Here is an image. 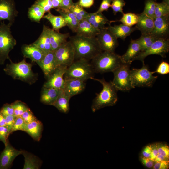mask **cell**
<instances>
[{
  "label": "cell",
  "mask_w": 169,
  "mask_h": 169,
  "mask_svg": "<svg viewBox=\"0 0 169 169\" xmlns=\"http://www.w3.org/2000/svg\"><path fill=\"white\" fill-rule=\"evenodd\" d=\"M69 41L75 50V58L92 59L103 51L96 37H87L76 35L69 36Z\"/></svg>",
  "instance_id": "1"
},
{
  "label": "cell",
  "mask_w": 169,
  "mask_h": 169,
  "mask_svg": "<svg viewBox=\"0 0 169 169\" xmlns=\"http://www.w3.org/2000/svg\"><path fill=\"white\" fill-rule=\"evenodd\" d=\"M90 79L100 82L103 88L93 99L91 106L93 112L103 108L115 105L118 100L117 92L118 91L113 85L111 81L108 82L104 78L101 79L91 78Z\"/></svg>",
  "instance_id": "2"
},
{
  "label": "cell",
  "mask_w": 169,
  "mask_h": 169,
  "mask_svg": "<svg viewBox=\"0 0 169 169\" xmlns=\"http://www.w3.org/2000/svg\"><path fill=\"white\" fill-rule=\"evenodd\" d=\"M10 63L7 64L3 70L6 74L13 79L19 80L32 84L38 79V75L32 69V65L27 63L25 58L17 63L13 62L9 60Z\"/></svg>",
  "instance_id": "3"
},
{
  "label": "cell",
  "mask_w": 169,
  "mask_h": 169,
  "mask_svg": "<svg viewBox=\"0 0 169 169\" xmlns=\"http://www.w3.org/2000/svg\"><path fill=\"white\" fill-rule=\"evenodd\" d=\"M91 63L95 72H113L123 63L121 56L115 52L102 51L92 59Z\"/></svg>",
  "instance_id": "4"
},
{
  "label": "cell",
  "mask_w": 169,
  "mask_h": 169,
  "mask_svg": "<svg viewBox=\"0 0 169 169\" xmlns=\"http://www.w3.org/2000/svg\"><path fill=\"white\" fill-rule=\"evenodd\" d=\"M95 71L89 61L79 59L68 66L64 76V80L77 79L85 82L94 77Z\"/></svg>",
  "instance_id": "5"
},
{
  "label": "cell",
  "mask_w": 169,
  "mask_h": 169,
  "mask_svg": "<svg viewBox=\"0 0 169 169\" xmlns=\"http://www.w3.org/2000/svg\"><path fill=\"white\" fill-rule=\"evenodd\" d=\"M13 24H0V64H4L7 59H10L9 54L16 45L17 42L12 34L11 27Z\"/></svg>",
  "instance_id": "6"
},
{
  "label": "cell",
  "mask_w": 169,
  "mask_h": 169,
  "mask_svg": "<svg viewBox=\"0 0 169 169\" xmlns=\"http://www.w3.org/2000/svg\"><path fill=\"white\" fill-rule=\"evenodd\" d=\"M154 71H150L147 65L143 64L140 69L131 70L130 80L132 88L135 87H151L158 78L154 76Z\"/></svg>",
  "instance_id": "7"
},
{
  "label": "cell",
  "mask_w": 169,
  "mask_h": 169,
  "mask_svg": "<svg viewBox=\"0 0 169 169\" xmlns=\"http://www.w3.org/2000/svg\"><path fill=\"white\" fill-rule=\"evenodd\" d=\"M130 64L123 63L112 72L114 78L112 82L118 91H128L132 87L130 73Z\"/></svg>",
  "instance_id": "8"
},
{
  "label": "cell",
  "mask_w": 169,
  "mask_h": 169,
  "mask_svg": "<svg viewBox=\"0 0 169 169\" xmlns=\"http://www.w3.org/2000/svg\"><path fill=\"white\" fill-rule=\"evenodd\" d=\"M55 59L58 66L70 65L75 59V50L73 45L70 41H67L54 51Z\"/></svg>",
  "instance_id": "9"
},
{
  "label": "cell",
  "mask_w": 169,
  "mask_h": 169,
  "mask_svg": "<svg viewBox=\"0 0 169 169\" xmlns=\"http://www.w3.org/2000/svg\"><path fill=\"white\" fill-rule=\"evenodd\" d=\"M169 51V39H158L147 50L140 52L133 61L139 60L144 64V59L147 56L155 54L159 55L162 57H166V54Z\"/></svg>",
  "instance_id": "10"
},
{
  "label": "cell",
  "mask_w": 169,
  "mask_h": 169,
  "mask_svg": "<svg viewBox=\"0 0 169 169\" xmlns=\"http://www.w3.org/2000/svg\"><path fill=\"white\" fill-rule=\"evenodd\" d=\"M96 37L103 51L115 52L118 46V39L107 27L101 29Z\"/></svg>",
  "instance_id": "11"
},
{
  "label": "cell",
  "mask_w": 169,
  "mask_h": 169,
  "mask_svg": "<svg viewBox=\"0 0 169 169\" xmlns=\"http://www.w3.org/2000/svg\"><path fill=\"white\" fill-rule=\"evenodd\" d=\"M4 145L5 148L0 154V169L10 168L15 158L22 154V150H19L13 147L9 140Z\"/></svg>",
  "instance_id": "12"
},
{
  "label": "cell",
  "mask_w": 169,
  "mask_h": 169,
  "mask_svg": "<svg viewBox=\"0 0 169 169\" xmlns=\"http://www.w3.org/2000/svg\"><path fill=\"white\" fill-rule=\"evenodd\" d=\"M67 67L65 65L59 66L47 79L43 87L63 90L65 85L64 76Z\"/></svg>",
  "instance_id": "13"
},
{
  "label": "cell",
  "mask_w": 169,
  "mask_h": 169,
  "mask_svg": "<svg viewBox=\"0 0 169 169\" xmlns=\"http://www.w3.org/2000/svg\"><path fill=\"white\" fill-rule=\"evenodd\" d=\"M150 34L158 39H169V15L155 18Z\"/></svg>",
  "instance_id": "14"
},
{
  "label": "cell",
  "mask_w": 169,
  "mask_h": 169,
  "mask_svg": "<svg viewBox=\"0 0 169 169\" xmlns=\"http://www.w3.org/2000/svg\"><path fill=\"white\" fill-rule=\"evenodd\" d=\"M18 13L14 0H0V21L7 20L13 24Z\"/></svg>",
  "instance_id": "15"
},
{
  "label": "cell",
  "mask_w": 169,
  "mask_h": 169,
  "mask_svg": "<svg viewBox=\"0 0 169 169\" xmlns=\"http://www.w3.org/2000/svg\"><path fill=\"white\" fill-rule=\"evenodd\" d=\"M37 64L47 79L58 66L55 62L54 51H52L47 53L43 59Z\"/></svg>",
  "instance_id": "16"
},
{
  "label": "cell",
  "mask_w": 169,
  "mask_h": 169,
  "mask_svg": "<svg viewBox=\"0 0 169 169\" xmlns=\"http://www.w3.org/2000/svg\"><path fill=\"white\" fill-rule=\"evenodd\" d=\"M64 80L65 85L63 89L64 92L70 98L80 94L85 89L86 84L84 81L77 79Z\"/></svg>",
  "instance_id": "17"
},
{
  "label": "cell",
  "mask_w": 169,
  "mask_h": 169,
  "mask_svg": "<svg viewBox=\"0 0 169 169\" xmlns=\"http://www.w3.org/2000/svg\"><path fill=\"white\" fill-rule=\"evenodd\" d=\"M21 50L24 57L29 58L37 63L41 60L46 54L33 43L23 45Z\"/></svg>",
  "instance_id": "18"
},
{
  "label": "cell",
  "mask_w": 169,
  "mask_h": 169,
  "mask_svg": "<svg viewBox=\"0 0 169 169\" xmlns=\"http://www.w3.org/2000/svg\"><path fill=\"white\" fill-rule=\"evenodd\" d=\"M138 19L135 26L141 34H150L154 26V19L142 12L138 14Z\"/></svg>",
  "instance_id": "19"
},
{
  "label": "cell",
  "mask_w": 169,
  "mask_h": 169,
  "mask_svg": "<svg viewBox=\"0 0 169 169\" xmlns=\"http://www.w3.org/2000/svg\"><path fill=\"white\" fill-rule=\"evenodd\" d=\"M50 28L44 25L40 36L33 43L46 54L52 51L49 37Z\"/></svg>",
  "instance_id": "20"
},
{
  "label": "cell",
  "mask_w": 169,
  "mask_h": 169,
  "mask_svg": "<svg viewBox=\"0 0 169 169\" xmlns=\"http://www.w3.org/2000/svg\"><path fill=\"white\" fill-rule=\"evenodd\" d=\"M96 29L100 31L105 28V25H111V23L115 21H110L102 13L96 12L89 13L85 18Z\"/></svg>",
  "instance_id": "21"
},
{
  "label": "cell",
  "mask_w": 169,
  "mask_h": 169,
  "mask_svg": "<svg viewBox=\"0 0 169 169\" xmlns=\"http://www.w3.org/2000/svg\"><path fill=\"white\" fill-rule=\"evenodd\" d=\"M63 90L43 87L40 100L46 105H53Z\"/></svg>",
  "instance_id": "22"
},
{
  "label": "cell",
  "mask_w": 169,
  "mask_h": 169,
  "mask_svg": "<svg viewBox=\"0 0 169 169\" xmlns=\"http://www.w3.org/2000/svg\"><path fill=\"white\" fill-rule=\"evenodd\" d=\"M100 31L84 18L79 22L76 33L77 35L92 38L96 37Z\"/></svg>",
  "instance_id": "23"
},
{
  "label": "cell",
  "mask_w": 169,
  "mask_h": 169,
  "mask_svg": "<svg viewBox=\"0 0 169 169\" xmlns=\"http://www.w3.org/2000/svg\"><path fill=\"white\" fill-rule=\"evenodd\" d=\"M140 52L141 48L137 40L131 39L126 51L121 56L123 63L131 64Z\"/></svg>",
  "instance_id": "24"
},
{
  "label": "cell",
  "mask_w": 169,
  "mask_h": 169,
  "mask_svg": "<svg viewBox=\"0 0 169 169\" xmlns=\"http://www.w3.org/2000/svg\"><path fill=\"white\" fill-rule=\"evenodd\" d=\"M107 27L108 29L117 39L120 38L123 40L125 39L132 32L137 30L136 26L130 27L123 24L118 25H114L113 26L110 25Z\"/></svg>",
  "instance_id": "25"
},
{
  "label": "cell",
  "mask_w": 169,
  "mask_h": 169,
  "mask_svg": "<svg viewBox=\"0 0 169 169\" xmlns=\"http://www.w3.org/2000/svg\"><path fill=\"white\" fill-rule=\"evenodd\" d=\"M43 125L42 123L37 120L26 124L24 131L28 134L34 140L39 141L42 137Z\"/></svg>",
  "instance_id": "26"
},
{
  "label": "cell",
  "mask_w": 169,
  "mask_h": 169,
  "mask_svg": "<svg viewBox=\"0 0 169 169\" xmlns=\"http://www.w3.org/2000/svg\"><path fill=\"white\" fill-rule=\"evenodd\" d=\"M70 36L69 33H62L50 28L49 37L52 51H54L60 45L67 41Z\"/></svg>",
  "instance_id": "27"
},
{
  "label": "cell",
  "mask_w": 169,
  "mask_h": 169,
  "mask_svg": "<svg viewBox=\"0 0 169 169\" xmlns=\"http://www.w3.org/2000/svg\"><path fill=\"white\" fill-rule=\"evenodd\" d=\"M22 154L24 158L23 169L40 168L42 161L39 157L25 150H22Z\"/></svg>",
  "instance_id": "28"
},
{
  "label": "cell",
  "mask_w": 169,
  "mask_h": 169,
  "mask_svg": "<svg viewBox=\"0 0 169 169\" xmlns=\"http://www.w3.org/2000/svg\"><path fill=\"white\" fill-rule=\"evenodd\" d=\"M58 12L64 19L67 26L73 32L76 33L79 22L74 15L68 9H57Z\"/></svg>",
  "instance_id": "29"
},
{
  "label": "cell",
  "mask_w": 169,
  "mask_h": 169,
  "mask_svg": "<svg viewBox=\"0 0 169 169\" xmlns=\"http://www.w3.org/2000/svg\"><path fill=\"white\" fill-rule=\"evenodd\" d=\"M47 14L44 15L43 18L49 21L53 30L59 32L61 28L66 26V22L61 15H54L50 11Z\"/></svg>",
  "instance_id": "30"
},
{
  "label": "cell",
  "mask_w": 169,
  "mask_h": 169,
  "mask_svg": "<svg viewBox=\"0 0 169 169\" xmlns=\"http://www.w3.org/2000/svg\"><path fill=\"white\" fill-rule=\"evenodd\" d=\"M70 99L65 94L63 90L52 106L55 107L60 112L67 114L69 110Z\"/></svg>",
  "instance_id": "31"
},
{
  "label": "cell",
  "mask_w": 169,
  "mask_h": 169,
  "mask_svg": "<svg viewBox=\"0 0 169 169\" xmlns=\"http://www.w3.org/2000/svg\"><path fill=\"white\" fill-rule=\"evenodd\" d=\"M45 13L43 8L34 4L28 9V16L32 21L39 23Z\"/></svg>",
  "instance_id": "32"
},
{
  "label": "cell",
  "mask_w": 169,
  "mask_h": 169,
  "mask_svg": "<svg viewBox=\"0 0 169 169\" xmlns=\"http://www.w3.org/2000/svg\"><path fill=\"white\" fill-rule=\"evenodd\" d=\"M158 38L151 34H141L137 39L141 48V51H145L148 49Z\"/></svg>",
  "instance_id": "33"
},
{
  "label": "cell",
  "mask_w": 169,
  "mask_h": 169,
  "mask_svg": "<svg viewBox=\"0 0 169 169\" xmlns=\"http://www.w3.org/2000/svg\"><path fill=\"white\" fill-rule=\"evenodd\" d=\"M69 9L74 15L79 22L86 18L89 14L77 2L74 3Z\"/></svg>",
  "instance_id": "34"
},
{
  "label": "cell",
  "mask_w": 169,
  "mask_h": 169,
  "mask_svg": "<svg viewBox=\"0 0 169 169\" xmlns=\"http://www.w3.org/2000/svg\"><path fill=\"white\" fill-rule=\"evenodd\" d=\"M138 19V14L132 13H124L121 19L119 20L115 21L121 22L123 24L129 27H131L136 24Z\"/></svg>",
  "instance_id": "35"
},
{
  "label": "cell",
  "mask_w": 169,
  "mask_h": 169,
  "mask_svg": "<svg viewBox=\"0 0 169 169\" xmlns=\"http://www.w3.org/2000/svg\"><path fill=\"white\" fill-rule=\"evenodd\" d=\"M169 15V5L162 1L157 2L154 12L155 18Z\"/></svg>",
  "instance_id": "36"
},
{
  "label": "cell",
  "mask_w": 169,
  "mask_h": 169,
  "mask_svg": "<svg viewBox=\"0 0 169 169\" xmlns=\"http://www.w3.org/2000/svg\"><path fill=\"white\" fill-rule=\"evenodd\" d=\"M14 109V115L16 117L21 116L29 108L24 103L17 100L11 103Z\"/></svg>",
  "instance_id": "37"
},
{
  "label": "cell",
  "mask_w": 169,
  "mask_h": 169,
  "mask_svg": "<svg viewBox=\"0 0 169 169\" xmlns=\"http://www.w3.org/2000/svg\"><path fill=\"white\" fill-rule=\"evenodd\" d=\"M156 3V0H146L144 10L142 12L154 19Z\"/></svg>",
  "instance_id": "38"
},
{
  "label": "cell",
  "mask_w": 169,
  "mask_h": 169,
  "mask_svg": "<svg viewBox=\"0 0 169 169\" xmlns=\"http://www.w3.org/2000/svg\"><path fill=\"white\" fill-rule=\"evenodd\" d=\"M126 3L124 0H112L110 7L114 14L115 15L118 12H120L123 14V7Z\"/></svg>",
  "instance_id": "39"
},
{
  "label": "cell",
  "mask_w": 169,
  "mask_h": 169,
  "mask_svg": "<svg viewBox=\"0 0 169 169\" xmlns=\"http://www.w3.org/2000/svg\"><path fill=\"white\" fill-rule=\"evenodd\" d=\"M25 124L21 116L17 117L13 126L11 134L17 131H24Z\"/></svg>",
  "instance_id": "40"
},
{
  "label": "cell",
  "mask_w": 169,
  "mask_h": 169,
  "mask_svg": "<svg viewBox=\"0 0 169 169\" xmlns=\"http://www.w3.org/2000/svg\"><path fill=\"white\" fill-rule=\"evenodd\" d=\"M161 75H166L169 73V64L167 62L162 61L157 66L156 70L154 71Z\"/></svg>",
  "instance_id": "41"
},
{
  "label": "cell",
  "mask_w": 169,
  "mask_h": 169,
  "mask_svg": "<svg viewBox=\"0 0 169 169\" xmlns=\"http://www.w3.org/2000/svg\"><path fill=\"white\" fill-rule=\"evenodd\" d=\"M34 4L43 8L45 13L50 11L53 8L51 0H37Z\"/></svg>",
  "instance_id": "42"
},
{
  "label": "cell",
  "mask_w": 169,
  "mask_h": 169,
  "mask_svg": "<svg viewBox=\"0 0 169 169\" xmlns=\"http://www.w3.org/2000/svg\"><path fill=\"white\" fill-rule=\"evenodd\" d=\"M21 116L26 124L30 123L37 120L29 108L24 112Z\"/></svg>",
  "instance_id": "43"
},
{
  "label": "cell",
  "mask_w": 169,
  "mask_h": 169,
  "mask_svg": "<svg viewBox=\"0 0 169 169\" xmlns=\"http://www.w3.org/2000/svg\"><path fill=\"white\" fill-rule=\"evenodd\" d=\"M10 134L6 126H0V141L5 145L8 140Z\"/></svg>",
  "instance_id": "44"
},
{
  "label": "cell",
  "mask_w": 169,
  "mask_h": 169,
  "mask_svg": "<svg viewBox=\"0 0 169 169\" xmlns=\"http://www.w3.org/2000/svg\"><path fill=\"white\" fill-rule=\"evenodd\" d=\"M0 113L4 116L14 115V109L12 104H4L1 108Z\"/></svg>",
  "instance_id": "45"
},
{
  "label": "cell",
  "mask_w": 169,
  "mask_h": 169,
  "mask_svg": "<svg viewBox=\"0 0 169 169\" xmlns=\"http://www.w3.org/2000/svg\"><path fill=\"white\" fill-rule=\"evenodd\" d=\"M158 153L165 157L169 158V147L166 144L158 143Z\"/></svg>",
  "instance_id": "46"
},
{
  "label": "cell",
  "mask_w": 169,
  "mask_h": 169,
  "mask_svg": "<svg viewBox=\"0 0 169 169\" xmlns=\"http://www.w3.org/2000/svg\"><path fill=\"white\" fill-rule=\"evenodd\" d=\"M5 116L6 121V126L10 134H11V130L17 117L14 115H8Z\"/></svg>",
  "instance_id": "47"
},
{
  "label": "cell",
  "mask_w": 169,
  "mask_h": 169,
  "mask_svg": "<svg viewBox=\"0 0 169 169\" xmlns=\"http://www.w3.org/2000/svg\"><path fill=\"white\" fill-rule=\"evenodd\" d=\"M112 1V0H102L99 8L96 12L102 13L104 11H108L111 7Z\"/></svg>",
  "instance_id": "48"
},
{
  "label": "cell",
  "mask_w": 169,
  "mask_h": 169,
  "mask_svg": "<svg viewBox=\"0 0 169 169\" xmlns=\"http://www.w3.org/2000/svg\"><path fill=\"white\" fill-rule=\"evenodd\" d=\"M169 161H163L155 162L153 166L154 169H167L169 166Z\"/></svg>",
  "instance_id": "49"
},
{
  "label": "cell",
  "mask_w": 169,
  "mask_h": 169,
  "mask_svg": "<svg viewBox=\"0 0 169 169\" xmlns=\"http://www.w3.org/2000/svg\"><path fill=\"white\" fill-rule=\"evenodd\" d=\"M141 161L143 164L146 167L151 168L153 167L155 162L150 158L143 157H141Z\"/></svg>",
  "instance_id": "50"
},
{
  "label": "cell",
  "mask_w": 169,
  "mask_h": 169,
  "mask_svg": "<svg viewBox=\"0 0 169 169\" xmlns=\"http://www.w3.org/2000/svg\"><path fill=\"white\" fill-rule=\"evenodd\" d=\"M151 152L150 158L153 161H154L156 156L158 154V143H154L151 145Z\"/></svg>",
  "instance_id": "51"
},
{
  "label": "cell",
  "mask_w": 169,
  "mask_h": 169,
  "mask_svg": "<svg viewBox=\"0 0 169 169\" xmlns=\"http://www.w3.org/2000/svg\"><path fill=\"white\" fill-rule=\"evenodd\" d=\"M77 3L82 8H89L93 5L94 0H79Z\"/></svg>",
  "instance_id": "52"
},
{
  "label": "cell",
  "mask_w": 169,
  "mask_h": 169,
  "mask_svg": "<svg viewBox=\"0 0 169 169\" xmlns=\"http://www.w3.org/2000/svg\"><path fill=\"white\" fill-rule=\"evenodd\" d=\"M74 3L72 0H62L60 7L58 9H69L74 4Z\"/></svg>",
  "instance_id": "53"
},
{
  "label": "cell",
  "mask_w": 169,
  "mask_h": 169,
  "mask_svg": "<svg viewBox=\"0 0 169 169\" xmlns=\"http://www.w3.org/2000/svg\"><path fill=\"white\" fill-rule=\"evenodd\" d=\"M151 152V145H149L146 146L143 149L142 155V156L146 158H150Z\"/></svg>",
  "instance_id": "54"
},
{
  "label": "cell",
  "mask_w": 169,
  "mask_h": 169,
  "mask_svg": "<svg viewBox=\"0 0 169 169\" xmlns=\"http://www.w3.org/2000/svg\"><path fill=\"white\" fill-rule=\"evenodd\" d=\"M53 8L55 10L59 8L60 7L62 0H51Z\"/></svg>",
  "instance_id": "55"
},
{
  "label": "cell",
  "mask_w": 169,
  "mask_h": 169,
  "mask_svg": "<svg viewBox=\"0 0 169 169\" xmlns=\"http://www.w3.org/2000/svg\"><path fill=\"white\" fill-rule=\"evenodd\" d=\"M163 161H169V159L160 154L158 153L154 161L155 162H157Z\"/></svg>",
  "instance_id": "56"
},
{
  "label": "cell",
  "mask_w": 169,
  "mask_h": 169,
  "mask_svg": "<svg viewBox=\"0 0 169 169\" xmlns=\"http://www.w3.org/2000/svg\"><path fill=\"white\" fill-rule=\"evenodd\" d=\"M6 126L5 116L0 113V126Z\"/></svg>",
  "instance_id": "57"
}]
</instances>
